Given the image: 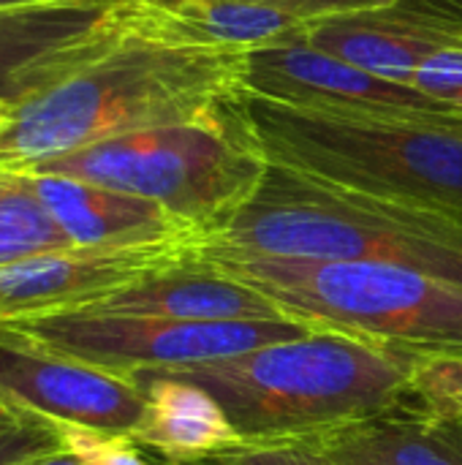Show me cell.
Listing matches in <instances>:
<instances>
[{
    "instance_id": "6da1fadb",
    "label": "cell",
    "mask_w": 462,
    "mask_h": 465,
    "mask_svg": "<svg viewBox=\"0 0 462 465\" xmlns=\"http://www.w3.org/2000/svg\"><path fill=\"white\" fill-rule=\"evenodd\" d=\"M245 54L169 41L125 0L114 33L87 60L11 106L0 169L27 172L106 139L215 117L245 93Z\"/></svg>"
},
{
    "instance_id": "7a4b0ae2",
    "label": "cell",
    "mask_w": 462,
    "mask_h": 465,
    "mask_svg": "<svg viewBox=\"0 0 462 465\" xmlns=\"http://www.w3.org/2000/svg\"><path fill=\"white\" fill-rule=\"evenodd\" d=\"M419 354L316 330L237 357L158 373L207 390L245 447L300 444L378 417L408 398Z\"/></svg>"
},
{
    "instance_id": "3957f363",
    "label": "cell",
    "mask_w": 462,
    "mask_h": 465,
    "mask_svg": "<svg viewBox=\"0 0 462 465\" xmlns=\"http://www.w3.org/2000/svg\"><path fill=\"white\" fill-rule=\"evenodd\" d=\"M202 251L398 264L462 286V218L270 161L256 193L204 237Z\"/></svg>"
},
{
    "instance_id": "277c9868",
    "label": "cell",
    "mask_w": 462,
    "mask_h": 465,
    "mask_svg": "<svg viewBox=\"0 0 462 465\" xmlns=\"http://www.w3.org/2000/svg\"><path fill=\"white\" fill-rule=\"evenodd\" d=\"M237 109L270 163L462 218V120L305 109L251 93Z\"/></svg>"
},
{
    "instance_id": "5b68a950",
    "label": "cell",
    "mask_w": 462,
    "mask_h": 465,
    "mask_svg": "<svg viewBox=\"0 0 462 465\" xmlns=\"http://www.w3.org/2000/svg\"><path fill=\"white\" fill-rule=\"evenodd\" d=\"M199 253L308 327L414 354L462 351V286L436 275L373 262Z\"/></svg>"
},
{
    "instance_id": "8992f818",
    "label": "cell",
    "mask_w": 462,
    "mask_h": 465,
    "mask_svg": "<svg viewBox=\"0 0 462 465\" xmlns=\"http://www.w3.org/2000/svg\"><path fill=\"white\" fill-rule=\"evenodd\" d=\"M237 104L215 117L106 139L25 174L74 177L158 202L210 237L256 193L267 172Z\"/></svg>"
},
{
    "instance_id": "52a82bcc",
    "label": "cell",
    "mask_w": 462,
    "mask_h": 465,
    "mask_svg": "<svg viewBox=\"0 0 462 465\" xmlns=\"http://www.w3.org/2000/svg\"><path fill=\"white\" fill-rule=\"evenodd\" d=\"M0 330L35 349L65 354L125 376L215 362L316 332V327L294 319L185 322L98 313H57L46 319L3 324Z\"/></svg>"
},
{
    "instance_id": "ba28073f",
    "label": "cell",
    "mask_w": 462,
    "mask_h": 465,
    "mask_svg": "<svg viewBox=\"0 0 462 465\" xmlns=\"http://www.w3.org/2000/svg\"><path fill=\"white\" fill-rule=\"evenodd\" d=\"M242 82L251 95L305 109L368 112L408 120H462V112L422 90L381 79L316 49L305 38L248 52Z\"/></svg>"
},
{
    "instance_id": "9c48e42d",
    "label": "cell",
    "mask_w": 462,
    "mask_h": 465,
    "mask_svg": "<svg viewBox=\"0 0 462 465\" xmlns=\"http://www.w3.org/2000/svg\"><path fill=\"white\" fill-rule=\"evenodd\" d=\"M202 242L65 248L0 267V327L74 313L191 259Z\"/></svg>"
},
{
    "instance_id": "30bf717a",
    "label": "cell",
    "mask_w": 462,
    "mask_h": 465,
    "mask_svg": "<svg viewBox=\"0 0 462 465\" xmlns=\"http://www.w3.org/2000/svg\"><path fill=\"white\" fill-rule=\"evenodd\" d=\"M0 398L46 420L131 436L147 398L133 376L35 349L0 330Z\"/></svg>"
},
{
    "instance_id": "8fae6325",
    "label": "cell",
    "mask_w": 462,
    "mask_h": 465,
    "mask_svg": "<svg viewBox=\"0 0 462 465\" xmlns=\"http://www.w3.org/2000/svg\"><path fill=\"white\" fill-rule=\"evenodd\" d=\"M321 52L381 79L411 84L447 49H462V0H395L384 8L316 19L305 35Z\"/></svg>"
},
{
    "instance_id": "7c38bea8",
    "label": "cell",
    "mask_w": 462,
    "mask_h": 465,
    "mask_svg": "<svg viewBox=\"0 0 462 465\" xmlns=\"http://www.w3.org/2000/svg\"><path fill=\"white\" fill-rule=\"evenodd\" d=\"M125 0H49L0 8V104L16 106L87 60Z\"/></svg>"
},
{
    "instance_id": "4fadbf2b",
    "label": "cell",
    "mask_w": 462,
    "mask_h": 465,
    "mask_svg": "<svg viewBox=\"0 0 462 465\" xmlns=\"http://www.w3.org/2000/svg\"><path fill=\"white\" fill-rule=\"evenodd\" d=\"M30 180L52 218L76 248L204 242V234L196 226L177 218L158 202L60 174H30Z\"/></svg>"
},
{
    "instance_id": "5bb4252c",
    "label": "cell",
    "mask_w": 462,
    "mask_h": 465,
    "mask_svg": "<svg viewBox=\"0 0 462 465\" xmlns=\"http://www.w3.org/2000/svg\"><path fill=\"white\" fill-rule=\"evenodd\" d=\"M74 313L155 316V319H185V322L289 319L267 294L221 272L199 251L182 264L155 272Z\"/></svg>"
},
{
    "instance_id": "9a60e30c",
    "label": "cell",
    "mask_w": 462,
    "mask_h": 465,
    "mask_svg": "<svg viewBox=\"0 0 462 465\" xmlns=\"http://www.w3.org/2000/svg\"><path fill=\"white\" fill-rule=\"evenodd\" d=\"M300 444L338 465H462V414H433L408 395L378 417Z\"/></svg>"
},
{
    "instance_id": "2e32d148",
    "label": "cell",
    "mask_w": 462,
    "mask_h": 465,
    "mask_svg": "<svg viewBox=\"0 0 462 465\" xmlns=\"http://www.w3.org/2000/svg\"><path fill=\"white\" fill-rule=\"evenodd\" d=\"M133 379L147 398L144 417L131 433L136 447L155 450L172 465H199L245 447L226 411L199 384L158 371Z\"/></svg>"
},
{
    "instance_id": "e0dca14e",
    "label": "cell",
    "mask_w": 462,
    "mask_h": 465,
    "mask_svg": "<svg viewBox=\"0 0 462 465\" xmlns=\"http://www.w3.org/2000/svg\"><path fill=\"white\" fill-rule=\"evenodd\" d=\"M139 19L158 35L204 49L253 52L308 35L310 22L286 11L242 0H185L169 8L136 3Z\"/></svg>"
},
{
    "instance_id": "ac0fdd59",
    "label": "cell",
    "mask_w": 462,
    "mask_h": 465,
    "mask_svg": "<svg viewBox=\"0 0 462 465\" xmlns=\"http://www.w3.org/2000/svg\"><path fill=\"white\" fill-rule=\"evenodd\" d=\"M76 248L33 188L30 174L0 169V267Z\"/></svg>"
},
{
    "instance_id": "d6986e66",
    "label": "cell",
    "mask_w": 462,
    "mask_h": 465,
    "mask_svg": "<svg viewBox=\"0 0 462 465\" xmlns=\"http://www.w3.org/2000/svg\"><path fill=\"white\" fill-rule=\"evenodd\" d=\"M65 447L63 422L46 420L25 406H0V465H30Z\"/></svg>"
},
{
    "instance_id": "ffe728a7",
    "label": "cell",
    "mask_w": 462,
    "mask_h": 465,
    "mask_svg": "<svg viewBox=\"0 0 462 465\" xmlns=\"http://www.w3.org/2000/svg\"><path fill=\"white\" fill-rule=\"evenodd\" d=\"M408 395L422 409L444 417L462 414V351L419 354L411 371Z\"/></svg>"
},
{
    "instance_id": "44dd1931",
    "label": "cell",
    "mask_w": 462,
    "mask_h": 465,
    "mask_svg": "<svg viewBox=\"0 0 462 465\" xmlns=\"http://www.w3.org/2000/svg\"><path fill=\"white\" fill-rule=\"evenodd\" d=\"M65 447L84 455L93 465H150L139 452L136 441L123 433H101L90 428L63 425Z\"/></svg>"
},
{
    "instance_id": "7402d4cb",
    "label": "cell",
    "mask_w": 462,
    "mask_h": 465,
    "mask_svg": "<svg viewBox=\"0 0 462 465\" xmlns=\"http://www.w3.org/2000/svg\"><path fill=\"white\" fill-rule=\"evenodd\" d=\"M414 87L462 112V49H447L430 57L417 71Z\"/></svg>"
},
{
    "instance_id": "603a6c76",
    "label": "cell",
    "mask_w": 462,
    "mask_h": 465,
    "mask_svg": "<svg viewBox=\"0 0 462 465\" xmlns=\"http://www.w3.org/2000/svg\"><path fill=\"white\" fill-rule=\"evenodd\" d=\"M199 465H338L324 458L321 452L310 450L308 444H261V447H242L218 458H210Z\"/></svg>"
},
{
    "instance_id": "cb8c5ba5",
    "label": "cell",
    "mask_w": 462,
    "mask_h": 465,
    "mask_svg": "<svg viewBox=\"0 0 462 465\" xmlns=\"http://www.w3.org/2000/svg\"><path fill=\"white\" fill-rule=\"evenodd\" d=\"M242 3L270 5V8L286 11L291 16H300L305 22H316V19H327V16H343V14H357V11L384 8L395 0H242Z\"/></svg>"
},
{
    "instance_id": "d4e9b609",
    "label": "cell",
    "mask_w": 462,
    "mask_h": 465,
    "mask_svg": "<svg viewBox=\"0 0 462 465\" xmlns=\"http://www.w3.org/2000/svg\"><path fill=\"white\" fill-rule=\"evenodd\" d=\"M30 465H93V463H90L84 455H79V452H74V450L63 447V450H57V452H49V455H44V458L33 460Z\"/></svg>"
},
{
    "instance_id": "484cf974",
    "label": "cell",
    "mask_w": 462,
    "mask_h": 465,
    "mask_svg": "<svg viewBox=\"0 0 462 465\" xmlns=\"http://www.w3.org/2000/svg\"><path fill=\"white\" fill-rule=\"evenodd\" d=\"M30 3H49V0H0V8H14V5H30Z\"/></svg>"
},
{
    "instance_id": "4316f807",
    "label": "cell",
    "mask_w": 462,
    "mask_h": 465,
    "mask_svg": "<svg viewBox=\"0 0 462 465\" xmlns=\"http://www.w3.org/2000/svg\"><path fill=\"white\" fill-rule=\"evenodd\" d=\"M136 3H147V5H158V8H169V5H177V3H185V0H136Z\"/></svg>"
},
{
    "instance_id": "83f0119b",
    "label": "cell",
    "mask_w": 462,
    "mask_h": 465,
    "mask_svg": "<svg viewBox=\"0 0 462 465\" xmlns=\"http://www.w3.org/2000/svg\"><path fill=\"white\" fill-rule=\"evenodd\" d=\"M8 112H11V106H8V104H0V128H3V123L8 120Z\"/></svg>"
},
{
    "instance_id": "f1b7e54d",
    "label": "cell",
    "mask_w": 462,
    "mask_h": 465,
    "mask_svg": "<svg viewBox=\"0 0 462 465\" xmlns=\"http://www.w3.org/2000/svg\"><path fill=\"white\" fill-rule=\"evenodd\" d=\"M0 406H3V398H0Z\"/></svg>"
}]
</instances>
